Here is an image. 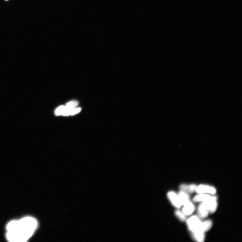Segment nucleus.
<instances>
[{
    "label": "nucleus",
    "mask_w": 242,
    "mask_h": 242,
    "mask_svg": "<svg viewBox=\"0 0 242 242\" xmlns=\"http://www.w3.org/2000/svg\"><path fill=\"white\" fill-rule=\"evenodd\" d=\"M195 207L193 203L189 201L184 205L182 212L186 216L191 215L194 211Z\"/></svg>",
    "instance_id": "7"
},
{
    "label": "nucleus",
    "mask_w": 242,
    "mask_h": 242,
    "mask_svg": "<svg viewBox=\"0 0 242 242\" xmlns=\"http://www.w3.org/2000/svg\"><path fill=\"white\" fill-rule=\"evenodd\" d=\"M65 109V106H61L59 107L55 111V115L56 116L62 115Z\"/></svg>",
    "instance_id": "15"
},
{
    "label": "nucleus",
    "mask_w": 242,
    "mask_h": 242,
    "mask_svg": "<svg viewBox=\"0 0 242 242\" xmlns=\"http://www.w3.org/2000/svg\"><path fill=\"white\" fill-rule=\"evenodd\" d=\"M198 194H215L216 190L215 188L211 186L205 185H200L197 186L196 191Z\"/></svg>",
    "instance_id": "4"
},
{
    "label": "nucleus",
    "mask_w": 242,
    "mask_h": 242,
    "mask_svg": "<svg viewBox=\"0 0 242 242\" xmlns=\"http://www.w3.org/2000/svg\"><path fill=\"white\" fill-rule=\"evenodd\" d=\"M202 203L209 213H213L216 211L218 206L216 196H211L210 198Z\"/></svg>",
    "instance_id": "3"
},
{
    "label": "nucleus",
    "mask_w": 242,
    "mask_h": 242,
    "mask_svg": "<svg viewBox=\"0 0 242 242\" xmlns=\"http://www.w3.org/2000/svg\"><path fill=\"white\" fill-rule=\"evenodd\" d=\"M167 197L172 204L177 208H180L182 205L178 194L173 191H170L168 193Z\"/></svg>",
    "instance_id": "5"
},
{
    "label": "nucleus",
    "mask_w": 242,
    "mask_h": 242,
    "mask_svg": "<svg viewBox=\"0 0 242 242\" xmlns=\"http://www.w3.org/2000/svg\"><path fill=\"white\" fill-rule=\"evenodd\" d=\"M202 223L199 217L196 216L191 217L187 220L188 229L191 232L199 230Z\"/></svg>",
    "instance_id": "2"
},
{
    "label": "nucleus",
    "mask_w": 242,
    "mask_h": 242,
    "mask_svg": "<svg viewBox=\"0 0 242 242\" xmlns=\"http://www.w3.org/2000/svg\"><path fill=\"white\" fill-rule=\"evenodd\" d=\"M38 225L36 219L30 217L12 221L7 226V239L12 242H26L33 235Z\"/></svg>",
    "instance_id": "1"
},
{
    "label": "nucleus",
    "mask_w": 242,
    "mask_h": 242,
    "mask_svg": "<svg viewBox=\"0 0 242 242\" xmlns=\"http://www.w3.org/2000/svg\"><path fill=\"white\" fill-rule=\"evenodd\" d=\"M198 212L199 217L202 219L206 218L208 216L209 213L207 209L205 208L202 203L199 205Z\"/></svg>",
    "instance_id": "11"
},
{
    "label": "nucleus",
    "mask_w": 242,
    "mask_h": 242,
    "mask_svg": "<svg viewBox=\"0 0 242 242\" xmlns=\"http://www.w3.org/2000/svg\"><path fill=\"white\" fill-rule=\"evenodd\" d=\"M81 111V109L80 108H75L73 109L70 113V115L73 116L79 113Z\"/></svg>",
    "instance_id": "16"
},
{
    "label": "nucleus",
    "mask_w": 242,
    "mask_h": 242,
    "mask_svg": "<svg viewBox=\"0 0 242 242\" xmlns=\"http://www.w3.org/2000/svg\"><path fill=\"white\" fill-rule=\"evenodd\" d=\"M212 226V221L210 220H207L204 222H202L199 230L204 233L210 229Z\"/></svg>",
    "instance_id": "13"
},
{
    "label": "nucleus",
    "mask_w": 242,
    "mask_h": 242,
    "mask_svg": "<svg viewBox=\"0 0 242 242\" xmlns=\"http://www.w3.org/2000/svg\"><path fill=\"white\" fill-rule=\"evenodd\" d=\"M175 214L176 215L181 221L183 222L186 220V216L185 215L182 211L179 210H177L175 212Z\"/></svg>",
    "instance_id": "14"
},
{
    "label": "nucleus",
    "mask_w": 242,
    "mask_h": 242,
    "mask_svg": "<svg viewBox=\"0 0 242 242\" xmlns=\"http://www.w3.org/2000/svg\"><path fill=\"white\" fill-rule=\"evenodd\" d=\"M178 194V195L182 205H184L190 201V197L188 193L185 192L180 190Z\"/></svg>",
    "instance_id": "9"
},
{
    "label": "nucleus",
    "mask_w": 242,
    "mask_h": 242,
    "mask_svg": "<svg viewBox=\"0 0 242 242\" xmlns=\"http://www.w3.org/2000/svg\"><path fill=\"white\" fill-rule=\"evenodd\" d=\"M197 186L194 184L187 185L183 184L180 186V190L188 193H192L196 191Z\"/></svg>",
    "instance_id": "8"
},
{
    "label": "nucleus",
    "mask_w": 242,
    "mask_h": 242,
    "mask_svg": "<svg viewBox=\"0 0 242 242\" xmlns=\"http://www.w3.org/2000/svg\"><path fill=\"white\" fill-rule=\"evenodd\" d=\"M211 196L205 194H199L195 196L193 199L194 202H204L210 198Z\"/></svg>",
    "instance_id": "12"
},
{
    "label": "nucleus",
    "mask_w": 242,
    "mask_h": 242,
    "mask_svg": "<svg viewBox=\"0 0 242 242\" xmlns=\"http://www.w3.org/2000/svg\"><path fill=\"white\" fill-rule=\"evenodd\" d=\"M79 102L76 101H72L67 103L65 109L62 116H69L70 115V113L73 109L75 108L78 106Z\"/></svg>",
    "instance_id": "6"
},
{
    "label": "nucleus",
    "mask_w": 242,
    "mask_h": 242,
    "mask_svg": "<svg viewBox=\"0 0 242 242\" xmlns=\"http://www.w3.org/2000/svg\"><path fill=\"white\" fill-rule=\"evenodd\" d=\"M6 1H8V0H5Z\"/></svg>",
    "instance_id": "17"
},
{
    "label": "nucleus",
    "mask_w": 242,
    "mask_h": 242,
    "mask_svg": "<svg viewBox=\"0 0 242 242\" xmlns=\"http://www.w3.org/2000/svg\"><path fill=\"white\" fill-rule=\"evenodd\" d=\"M192 232L194 239L198 242H203L205 239L204 233L199 230Z\"/></svg>",
    "instance_id": "10"
}]
</instances>
